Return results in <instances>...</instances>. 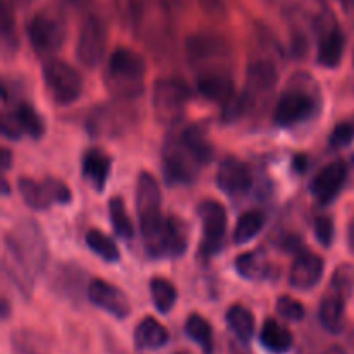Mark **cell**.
Here are the masks:
<instances>
[{
  "label": "cell",
  "mask_w": 354,
  "mask_h": 354,
  "mask_svg": "<svg viewBox=\"0 0 354 354\" xmlns=\"http://www.w3.org/2000/svg\"><path fill=\"white\" fill-rule=\"evenodd\" d=\"M315 237L324 248H328L334 241V221L328 216H318L315 220Z\"/></svg>",
  "instance_id": "f35d334b"
},
{
  "label": "cell",
  "mask_w": 354,
  "mask_h": 354,
  "mask_svg": "<svg viewBox=\"0 0 354 354\" xmlns=\"http://www.w3.org/2000/svg\"><path fill=\"white\" fill-rule=\"evenodd\" d=\"M261 344L270 353L283 354L292 348V334L275 320H266L261 328Z\"/></svg>",
  "instance_id": "484cf974"
},
{
  "label": "cell",
  "mask_w": 354,
  "mask_h": 354,
  "mask_svg": "<svg viewBox=\"0 0 354 354\" xmlns=\"http://www.w3.org/2000/svg\"><path fill=\"white\" fill-rule=\"evenodd\" d=\"M17 190L26 206L35 211H45L52 204H68L71 201V190L64 182L57 178H45L37 182L28 176L17 180Z\"/></svg>",
  "instance_id": "9c48e42d"
},
{
  "label": "cell",
  "mask_w": 354,
  "mask_h": 354,
  "mask_svg": "<svg viewBox=\"0 0 354 354\" xmlns=\"http://www.w3.org/2000/svg\"><path fill=\"white\" fill-rule=\"evenodd\" d=\"M151 296L159 313H169L171 308L175 306L178 292L169 280L158 277V279L151 280Z\"/></svg>",
  "instance_id": "f546056e"
},
{
  "label": "cell",
  "mask_w": 354,
  "mask_h": 354,
  "mask_svg": "<svg viewBox=\"0 0 354 354\" xmlns=\"http://www.w3.org/2000/svg\"><path fill=\"white\" fill-rule=\"evenodd\" d=\"M161 3L166 10H171L173 12V10H178L185 3V0H161Z\"/></svg>",
  "instance_id": "7bdbcfd3"
},
{
  "label": "cell",
  "mask_w": 354,
  "mask_h": 354,
  "mask_svg": "<svg viewBox=\"0 0 354 354\" xmlns=\"http://www.w3.org/2000/svg\"><path fill=\"white\" fill-rule=\"evenodd\" d=\"M180 137L196 152V156L203 161V165H206V162H209L213 159V147H211L209 140L206 138V133H204L203 128L197 127V124H192V127L185 128L180 133Z\"/></svg>",
  "instance_id": "d6a6232c"
},
{
  "label": "cell",
  "mask_w": 354,
  "mask_h": 354,
  "mask_svg": "<svg viewBox=\"0 0 354 354\" xmlns=\"http://www.w3.org/2000/svg\"><path fill=\"white\" fill-rule=\"evenodd\" d=\"M325 263L322 256L301 249L290 266L289 283L297 290H310L317 286L324 275Z\"/></svg>",
  "instance_id": "ffe728a7"
},
{
  "label": "cell",
  "mask_w": 354,
  "mask_h": 354,
  "mask_svg": "<svg viewBox=\"0 0 354 354\" xmlns=\"http://www.w3.org/2000/svg\"><path fill=\"white\" fill-rule=\"evenodd\" d=\"M346 299L341 294L334 292V290L328 289V292L325 294L324 299L320 304V322L328 332H339L344 325V310H346Z\"/></svg>",
  "instance_id": "cb8c5ba5"
},
{
  "label": "cell",
  "mask_w": 354,
  "mask_h": 354,
  "mask_svg": "<svg viewBox=\"0 0 354 354\" xmlns=\"http://www.w3.org/2000/svg\"><path fill=\"white\" fill-rule=\"evenodd\" d=\"M44 82L48 95L59 106L76 102L83 93V78L76 68L62 59H47L44 64Z\"/></svg>",
  "instance_id": "277c9868"
},
{
  "label": "cell",
  "mask_w": 354,
  "mask_h": 354,
  "mask_svg": "<svg viewBox=\"0 0 354 354\" xmlns=\"http://www.w3.org/2000/svg\"><path fill=\"white\" fill-rule=\"evenodd\" d=\"M69 2H71L73 6H76V7H82V6H85L88 0H69Z\"/></svg>",
  "instance_id": "681fc988"
},
{
  "label": "cell",
  "mask_w": 354,
  "mask_h": 354,
  "mask_svg": "<svg viewBox=\"0 0 354 354\" xmlns=\"http://www.w3.org/2000/svg\"><path fill=\"white\" fill-rule=\"evenodd\" d=\"M88 299L93 306L100 308L106 313L113 315L116 318H127L130 315V301L121 292L116 286L106 282L102 279H95L88 283Z\"/></svg>",
  "instance_id": "e0dca14e"
},
{
  "label": "cell",
  "mask_w": 354,
  "mask_h": 354,
  "mask_svg": "<svg viewBox=\"0 0 354 354\" xmlns=\"http://www.w3.org/2000/svg\"><path fill=\"white\" fill-rule=\"evenodd\" d=\"M185 332L192 341H196L204 349V353L211 354L213 351V328L206 318H203L201 315H190L185 324Z\"/></svg>",
  "instance_id": "4dcf8cb0"
},
{
  "label": "cell",
  "mask_w": 354,
  "mask_h": 354,
  "mask_svg": "<svg viewBox=\"0 0 354 354\" xmlns=\"http://www.w3.org/2000/svg\"><path fill=\"white\" fill-rule=\"evenodd\" d=\"M82 270L76 265H61L54 275V287L66 297H76L83 282Z\"/></svg>",
  "instance_id": "f1b7e54d"
},
{
  "label": "cell",
  "mask_w": 354,
  "mask_h": 354,
  "mask_svg": "<svg viewBox=\"0 0 354 354\" xmlns=\"http://www.w3.org/2000/svg\"><path fill=\"white\" fill-rule=\"evenodd\" d=\"M196 85L201 95L213 102H230L235 97L234 73L232 68L209 69V71L196 73Z\"/></svg>",
  "instance_id": "2e32d148"
},
{
  "label": "cell",
  "mask_w": 354,
  "mask_h": 354,
  "mask_svg": "<svg viewBox=\"0 0 354 354\" xmlns=\"http://www.w3.org/2000/svg\"><path fill=\"white\" fill-rule=\"evenodd\" d=\"M339 2H341V6L344 7V9H351L354 6V0H339Z\"/></svg>",
  "instance_id": "c3c4849f"
},
{
  "label": "cell",
  "mask_w": 354,
  "mask_h": 354,
  "mask_svg": "<svg viewBox=\"0 0 354 354\" xmlns=\"http://www.w3.org/2000/svg\"><path fill=\"white\" fill-rule=\"evenodd\" d=\"M28 38L38 57L48 59L62 47L66 40V26L61 17L50 12H38L28 23Z\"/></svg>",
  "instance_id": "ba28073f"
},
{
  "label": "cell",
  "mask_w": 354,
  "mask_h": 354,
  "mask_svg": "<svg viewBox=\"0 0 354 354\" xmlns=\"http://www.w3.org/2000/svg\"><path fill=\"white\" fill-rule=\"evenodd\" d=\"M344 35L337 26L328 28L322 33L320 47H318V62L324 68H337L344 54Z\"/></svg>",
  "instance_id": "603a6c76"
},
{
  "label": "cell",
  "mask_w": 354,
  "mask_h": 354,
  "mask_svg": "<svg viewBox=\"0 0 354 354\" xmlns=\"http://www.w3.org/2000/svg\"><path fill=\"white\" fill-rule=\"evenodd\" d=\"M203 223V239H201V256L213 258L223 249L225 232H227V211L223 204L214 199L203 201L197 209Z\"/></svg>",
  "instance_id": "30bf717a"
},
{
  "label": "cell",
  "mask_w": 354,
  "mask_h": 354,
  "mask_svg": "<svg viewBox=\"0 0 354 354\" xmlns=\"http://www.w3.org/2000/svg\"><path fill=\"white\" fill-rule=\"evenodd\" d=\"M277 82H279V69L270 59H254L249 62L245 73V88L241 95L245 111L268 97L275 90Z\"/></svg>",
  "instance_id": "5bb4252c"
},
{
  "label": "cell",
  "mask_w": 354,
  "mask_h": 354,
  "mask_svg": "<svg viewBox=\"0 0 354 354\" xmlns=\"http://www.w3.org/2000/svg\"><path fill=\"white\" fill-rule=\"evenodd\" d=\"M204 6V9L209 10V12H220L223 9V0H201Z\"/></svg>",
  "instance_id": "b9f144b4"
},
{
  "label": "cell",
  "mask_w": 354,
  "mask_h": 354,
  "mask_svg": "<svg viewBox=\"0 0 354 354\" xmlns=\"http://www.w3.org/2000/svg\"><path fill=\"white\" fill-rule=\"evenodd\" d=\"M190 88L183 80L161 78L156 82L152 92L154 116L162 127H175L185 116Z\"/></svg>",
  "instance_id": "3957f363"
},
{
  "label": "cell",
  "mask_w": 354,
  "mask_h": 354,
  "mask_svg": "<svg viewBox=\"0 0 354 354\" xmlns=\"http://www.w3.org/2000/svg\"><path fill=\"white\" fill-rule=\"evenodd\" d=\"M145 61L138 52L118 47L111 54L106 83L120 100H131L144 90Z\"/></svg>",
  "instance_id": "6da1fadb"
},
{
  "label": "cell",
  "mask_w": 354,
  "mask_h": 354,
  "mask_svg": "<svg viewBox=\"0 0 354 354\" xmlns=\"http://www.w3.org/2000/svg\"><path fill=\"white\" fill-rule=\"evenodd\" d=\"M306 166V156H296V158H294V168H296L297 171H304Z\"/></svg>",
  "instance_id": "ee69618b"
},
{
  "label": "cell",
  "mask_w": 354,
  "mask_h": 354,
  "mask_svg": "<svg viewBox=\"0 0 354 354\" xmlns=\"http://www.w3.org/2000/svg\"><path fill=\"white\" fill-rule=\"evenodd\" d=\"M10 168V151L9 149H2V169L7 171Z\"/></svg>",
  "instance_id": "f6af8a7d"
},
{
  "label": "cell",
  "mask_w": 354,
  "mask_h": 354,
  "mask_svg": "<svg viewBox=\"0 0 354 354\" xmlns=\"http://www.w3.org/2000/svg\"><path fill=\"white\" fill-rule=\"evenodd\" d=\"M133 121V116L128 114L124 106H100L93 109L88 118V130L92 131L93 137H113L114 133H121L127 130L128 124Z\"/></svg>",
  "instance_id": "ac0fdd59"
},
{
  "label": "cell",
  "mask_w": 354,
  "mask_h": 354,
  "mask_svg": "<svg viewBox=\"0 0 354 354\" xmlns=\"http://www.w3.org/2000/svg\"><path fill=\"white\" fill-rule=\"evenodd\" d=\"M176 354H189V353H176Z\"/></svg>",
  "instance_id": "f907efd6"
},
{
  "label": "cell",
  "mask_w": 354,
  "mask_h": 354,
  "mask_svg": "<svg viewBox=\"0 0 354 354\" xmlns=\"http://www.w3.org/2000/svg\"><path fill=\"white\" fill-rule=\"evenodd\" d=\"M111 171V158L100 149H90L82 159V173L99 192L106 187L107 176Z\"/></svg>",
  "instance_id": "7402d4cb"
},
{
  "label": "cell",
  "mask_w": 354,
  "mask_h": 354,
  "mask_svg": "<svg viewBox=\"0 0 354 354\" xmlns=\"http://www.w3.org/2000/svg\"><path fill=\"white\" fill-rule=\"evenodd\" d=\"M216 183L225 194L232 197H239L249 192L252 185V176L244 161L235 156H227L220 162L216 173Z\"/></svg>",
  "instance_id": "d6986e66"
},
{
  "label": "cell",
  "mask_w": 354,
  "mask_h": 354,
  "mask_svg": "<svg viewBox=\"0 0 354 354\" xmlns=\"http://www.w3.org/2000/svg\"><path fill=\"white\" fill-rule=\"evenodd\" d=\"M6 245L12 248L23 258L35 275L44 272L48 259V249L44 234L35 221H23L12 234L7 235Z\"/></svg>",
  "instance_id": "52a82bcc"
},
{
  "label": "cell",
  "mask_w": 354,
  "mask_h": 354,
  "mask_svg": "<svg viewBox=\"0 0 354 354\" xmlns=\"http://www.w3.org/2000/svg\"><path fill=\"white\" fill-rule=\"evenodd\" d=\"M30 2L31 0H10V3H12V6H17V7H23Z\"/></svg>",
  "instance_id": "7dc6e473"
},
{
  "label": "cell",
  "mask_w": 354,
  "mask_h": 354,
  "mask_svg": "<svg viewBox=\"0 0 354 354\" xmlns=\"http://www.w3.org/2000/svg\"><path fill=\"white\" fill-rule=\"evenodd\" d=\"M203 161L196 152L183 142V138H169L162 151V169L171 185H189L197 178Z\"/></svg>",
  "instance_id": "8992f818"
},
{
  "label": "cell",
  "mask_w": 354,
  "mask_h": 354,
  "mask_svg": "<svg viewBox=\"0 0 354 354\" xmlns=\"http://www.w3.org/2000/svg\"><path fill=\"white\" fill-rule=\"evenodd\" d=\"M107 47V30L99 16H88L80 28L76 41V57L80 64L95 69L102 62Z\"/></svg>",
  "instance_id": "4fadbf2b"
},
{
  "label": "cell",
  "mask_w": 354,
  "mask_h": 354,
  "mask_svg": "<svg viewBox=\"0 0 354 354\" xmlns=\"http://www.w3.org/2000/svg\"><path fill=\"white\" fill-rule=\"evenodd\" d=\"M235 266H237V272L241 273V277L249 280L266 279L270 273L268 263L259 256V252H245V254L239 256Z\"/></svg>",
  "instance_id": "1f68e13d"
},
{
  "label": "cell",
  "mask_w": 354,
  "mask_h": 354,
  "mask_svg": "<svg viewBox=\"0 0 354 354\" xmlns=\"http://www.w3.org/2000/svg\"><path fill=\"white\" fill-rule=\"evenodd\" d=\"M118 17L127 28H137L144 16L145 0H114Z\"/></svg>",
  "instance_id": "d590c367"
},
{
  "label": "cell",
  "mask_w": 354,
  "mask_h": 354,
  "mask_svg": "<svg viewBox=\"0 0 354 354\" xmlns=\"http://www.w3.org/2000/svg\"><path fill=\"white\" fill-rule=\"evenodd\" d=\"M317 99L301 86L287 88L277 102L273 120L279 127L290 128L311 120L317 114Z\"/></svg>",
  "instance_id": "8fae6325"
},
{
  "label": "cell",
  "mask_w": 354,
  "mask_h": 354,
  "mask_svg": "<svg viewBox=\"0 0 354 354\" xmlns=\"http://www.w3.org/2000/svg\"><path fill=\"white\" fill-rule=\"evenodd\" d=\"M135 203H137V213L140 220V234L144 237L151 234L165 218L161 214V189H159L158 180L151 173L144 171L138 175Z\"/></svg>",
  "instance_id": "7c38bea8"
},
{
  "label": "cell",
  "mask_w": 354,
  "mask_h": 354,
  "mask_svg": "<svg viewBox=\"0 0 354 354\" xmlns=\"http://www.w3.org/2000/svg\"><path fill=\"white\" fill-rule=\"evenodd\" d=\"M348 176V168L342 161H334L330 165L324 166L318 171V175L311 180V196L320 204H328L337 197L342 185Z\"/></svg>",
  "instance_id": "44dd1931"
},
{
  "label": "cell",
  "mask_w": 354,
  "mask_h": 354,
  "mask_svg": "<svg viewBox=\"0 0 354 354\" xmlns=\"http://www.w3.org/2000/svg\"><path fill=\"white\" fill-rule=\"evenodd\" d=\"M145 251L151 258H180L187 251L189 244V232L187 225L175 216L162 218L161 223L144 235Z\"/></svg>",
  "instance_id": "5b68a950"
},
{
  "label": "cell",
  "mask_w": 354,
  "mask_h": 354,
  "mask_svg": "<svg viewBox=\"0 0 354 354\" xmlns=\"http://www.w3.org/2000/svg\"><path fill=\"white\" fill-rule=\"evenodd\" d=\"M227 324L242 344H248L254 334V317L242 304H234L227 311Z\"/></svg>",
  "instance_id": "83f0119b"
},
{
  "label": "cell",
  "mask_w": 354,
  "mask_h": 354,
  "mask_svg": "<svg viewBox=\"0 0 354 354\" xmlns=\"http://www.w3.org/2000/svg\"><path fill=\"white\" fill-rule=\"evenodd\" d=\"M187 61L194 73L232 68V47L225 37L213 31L190 35L185 45Z\"/></svg>",
  "instance_id": "7a4b0ae2"
},
{
  "label": "cell",
  "mask_w": 354,
  "mask_h": 354,
  "mask_svg": "<svg viewBox=\"0 0 354 354\" xmlns=\"http://www.w3.org/2000/svg\"><path fill=\"white\" fill-rule=\"evenodd\" d=\"M354 140V123H341L334 128V131L330 133L328 138V144L334 149L344 147L349 145Z\"/></svg>",
  "instance_id": "ab89813d"
},
{
  "label": "cell",
  "mask_w": 354,
  "mask_h": 354,
  "mask_svg": "<svg viewBox=\"0 0 354 354\" xmlns=\"http://www.w3.org/2000/svg\"><path fill=\"white\" fill-rule=\"evenodd\" d=\"M330 290L341 294L346 299H349L354 290V266L353 265H341L335 268L334 275L330 280Z\"/></svg>",
  "instance_id": "8d00e7d4"
},
{
  "label": "cell",
  "mask_w": 354,
  "mask_h": 354,
  "mask_svg": "<svg viewBox=\"0 0 354 354\" xmlns=\"http://www.w3.org/2000/svg\"><path fill=\"white\" fill-rule=\"evenodd\" d=\"M265 213L259 209H249L245 213L241 214V218L237 220L234 230V242L235 244L242 245L251 242L256 235L261 232V228L265 227Z\"/></svg>",
  "instance_id": "4316f807"
},
{
  "label": "cell",
  "mask_w": 354,
  "mask_h": 354,
  "mask_svg": "<svg viewBox=\"0 0 354 354\" xmlns=\"http://www.w3.org/2000/svg\"><path fill=\"white\" fill-rule=\"evenodd\" d=\"M45 131L44 118L28 102H17L12 111L3 114L2 133L10 140H17L23 135L31 138H41Z\"/></svg>",
  "instance_id": "9a60e30c"
},
{
  "label": "cell",
  "mask_w": 354,
  "mask_h": 354,
  "mask_svg": "<svg viewBox=\"0 0 354 354\" xmlns=\"http://www.w3.org/2000/svg\"><path fill=\"white\" fill-rule=\"evenodd\" d=\"M2 40L3 45L9 48H14L16 45V21H14L10 7L7 3L2 10Z\"/></svg>",
  "instance_id": "60d3db41"
},
{
  "label": "cell",
  "mask_w": 354,
  "mask_h": 354,
  "mask_svg": "<svg viewBox=\"0 0 354 354\" xmlns=\"http://www.w3.org/2000/svg\"><path fill=\"white\" fill-rule=\"evenodd\" d=\"M85 242L92 252L104 259V261H118L120 259V251L118 245L111 237L102 234L100 230H88L85 235Z\"/></svg>",
  "instance_id": "836d02e7"
},
{
  "label": "cell",
  "mask_w": 354,
  "mask_h": 354,
  "mask_svg": "<svg viewBox=\"0 0 354 354\" xmlns=\"http://www.w3.org/2000/svg\"><path fill=\"white\" fill-rule=\"evenodd\" d=\"M277 311L289 322H301L304 318V306L290 296H282L277 301Z\"/></svg>",
  "instance_id": "74e56055"
},
{
  "label": "cell",
  "mask_w": 354,
  "mask_h": 354,
  "mask_svg": "<svg viewBox=\"0 0 354 354\" xmlns=\"http://www.w3.org/2000/svg\"><path fill=\"white\" fill-rule=\"evenodd\" d=\"M109 218L113 223L114 232L121 239H131L135 235V227L131 223L130 216L127 213V207L121 197H113L109 199Z\"/></svg>",
  "instance_id": "e575fe53"
},
{
  "label": "cell",
  "mask_w": 354,
  "mask_h": 354,
  "mask_svg": "<svg viewBox=\"0 0 354 354\" xmlns=\"http://www.w3.org/2000/svg\"><path fill=\"white\" fill-rule=\"evenodd\" d=\"M324 354H346V351L341 348V346H332V348H328Z\"/></svg>",
  "instance_id": "bcb514c9"
},
{
  "label": "cell",
  "mask_w": 354,
  "mask_h": 354,
  "mask_svg": "<svg viewBox=\"0 0 354 354\" xmlns=\"http://www.w3.org/2000/svg\"><path fill=\"white\" fill-rule=\"evenodd\" d=\"M168 330L156 318H144L135 328V346L138 349H159L166 346Z\"/></svg>",
  "instance_id": "d4e9b609"
}]
</instances>
